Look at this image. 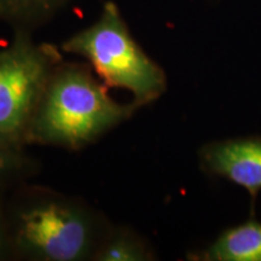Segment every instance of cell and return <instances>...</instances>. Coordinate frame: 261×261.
<instances>
[{"label": "cell", "mask_w": 261, "mask_h": 261, "mask_svg": "<svg viewBox=\"0 0 261 261\" xmlns=\"http://www.w3.org/2000/svg\"><path fill=\"white\" fill-rule=\"evenodd\" d=\"M32 162L22 154V149L15 148L0 140V178L25 173Z\"/></svg>", "instance_id": "9c48e42d"}, {"label": "cell", "mask_w": 261, "mask_h": 261, "mask_svg": "<svg viewBox=\"0 0 261 261\" xmlns=\"http://www.w3.org/2000/svg\"><path fill=\"white\" fill-rule=\"evenodd\" d=\"M107 228L83 202L33 188L12 218V244L25 259L91 260Z\"/></svg>", "instance_id": "7a4b0ae2"}, {"label": "cell", "mask_w": 261, "mask_h": 261, "mask_svg": "<svg viewBox=\"0 0 261 261\" xmlns=\"http://www.w3.org/2000/svg\"><path fill=\"white\" fill-rule=\"evenodd\" d=\"M204 261H261V223L249 220L224 231L196 256Z\"/></svg>", "instance_id": "8992f818"}, {"label": "cell", "mask_w": 261, "mask_h": 261, "mask_svg": "<svg viewBox=\"0 0 261 261\" xmlns=\"http://www.w3.org/2000/svg\"><path fill=\"white\" fill-rule=\"evenodd\" d=\"M60 51L35 42L28 29H18L11 45L0 52V140L22 149L42 94L57 65Z\"/></svg>", "instance_id": "277c9868"}, {"label": "cell", "mask_w": 261, "mask_h": 261, "mask_svg": "<svg viewBox=\"0 0 261 261\" xmlns=\"http://www.w3.org/2000/svg\"><path fill=\"white\" fill-rule=\"evenodd\" d=\"M62 51L86 60L108 87L128 91L139 108L158 100L167 90V76L130 34L114 2L99 17L62 44Z\"/></svg>", "instance_id": "3957f363"}, {"label": "cell", "mask_w": 261, "mask_h": 261, "mask_svg": "<svg viewBox=\"0 0 261 261\" xmlns=\"http://www.w3.org/2000/svg\"><path fill=\"white\" fill-rule=\"evenodd\" d=\"M70 0H0V19L19 25V29L44 23Z\"/></svg>", "instance_id": "ba28073f"}, {"label": "cell", "mask_w": 261, "mask_h": 261, "mask_svg": "<svg viewBox=\"0 0 261 261\" xmlns=\"http://www.w3.org/2000/svg\"><path fill=\"white\" fill-rule=\"evenodd\" d=\"M201 167L246 189L255 200L261 191V137L207 143L200 150Z\"/></svg>", "instance_id": "5b68a950"}, {"label": "cell", "mask_w": 261, "mask_h": 261, "mask_svg": "<svg viewBox=\"0 0 261 261\" xmlns=\"http://www.w3.org/2000/svg\"><path fill=\"white\" fill-rule=\"evenodd\" d=\"M0 247H2V217H0Z\"/></svg>", "instance_id": "30bf717a"}, {"label": "cell", "mask_w": 261, "mask_h": 261, "mask_svg": "<svg viewBox=\"0 0 261 261\" xmlns=\"http://www.w3.org/2000/svg\"><path fill=\"white\" fill-rule=\"evenodd\" d=\"M89 67L57 65L29 127L27 144L79 150L127 121L139 109L109 96Z\"/></svg>", "instance_id": "6da1fadb"}, {"label": "cell", "mask_w": 261, "mask_h": 261, "mask_svg": "<svg viewBox=\"0 0 261 261\" xmlns=\"http://www.w3.org/2000/svg\"><path fill=\"white\" fill-rule=\"evenodd\" d=\"M155 253L143 237L128 227L107 228L94 250V261H149Z\"/></svg>", "instance_id": "52a82bcc"}]
</instances>
